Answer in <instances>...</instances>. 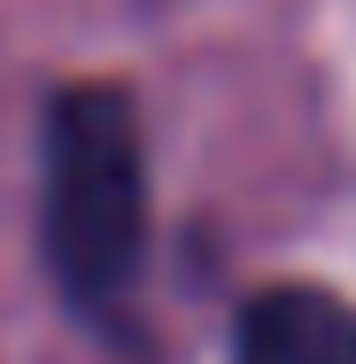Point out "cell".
<instances>
[{
	"label": "cell",
	"mask_w": 356,
	"mask_h": 364,
	"mask_svg": "<svg viewBox=\"0 0 356 364\" xmlns=\"http://www.w3.org/2000/svg\"><path fill=\"white\" fill-rule=\"evenodd\" d=\"M232 364H356V302L325 287H264L240 310Z\"/></svg>",
	"instance_id": "cell-2"
},
{
	"label": "cell",
	"mask_w": 356,
	"mask_h": 364,
	"mask_svg": "<svg viewBox=\"0 0 356 364\" xmlns=\"http://www.w3.org/2000/svg\"><path fill=\"white\" fill-rule=\"evenodd\" d=\"M47 272L85 318H109L147 256V155L124 85H63L39 140Z\"/></svg>",
	"instance_id": "cell-1"
}]
</instances>
